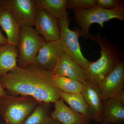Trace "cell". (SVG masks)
Returning a JSON list of instances; mask_svg holds the SVG:
<instances>
[{"mask_svg": "<svg viewBox=\"0 0 124 124\" xmlns=\"http://www.w3.org/2000/svg\"><path fill=\"white\" fill-rule=\"evenodd\" d=\"M0 83L9 95L29 96L39 102L51 103L60 99L52 73L35 64L0 76Z\"/></svg>", "mask_w": 124, "mask_h": 124, "instance_id": "cell-1", "label": "cell"}, {"mask_svg": "<svg viewBox=\"0 0 124 124\" xmlns=\"http://www.w3.org/2000/svg\"><path fill=\"white\" fill-rule=\"evenodd\" d=\"M99 44L101 56L95 62H91L85 70L86 81L98 86L121 62L117 46L106 38L91 35L90 39Z\"/></svg>", "mask_w": 124, "mask_h": 124, "instance_id": "cell-2", "label": "cell"}, {"mask_svg": "<svg viewBox=\"0 0 124 124\" xmlns=\"http://www.w3.org/2000/svg\"><path fill=\"white\" fill-rule=\"evenodd\" d=\"M75 22L79 26L80 36L90 39L89 28L91 24L98 23L101 27L104 23L113 19L124 21V8L122 4L116 8L107 9L96 6L88 9H77L73 10Z\"/></svg>", "mask_w": 124, "mask_h": 124, "instance_id": "cell-3", "label": "cell"}, {"mask_svg": "<svg viewBox=\"0 0 124 124\" xmlns=\"http://www.w3.org/2000/svg\"><path fill=\"white\" fill-rule=\"evenodd\" d=\"M29 96L0 97V116L6 124H22L39 103Z\"/></svg>", "mask_w": 124, "mask_h": 124, "instance_id": "cell-4", "label": "cell"}, {"mask_svg": "<svg viewBox=\"0 0 124 124\" xmlns=\"http://www.w3.org/2000/svg\"><path fill=\"white\" fill-rule=\"evenodd\" d=\"M46 41L33 27L20 26L18 46V66L23 68L34 64L39 50Z\"/></svg>", "mask_w": 124, "mask_h": 124, "instance_id": "cell-5", "label": "cell"}, {"mask_svg": "<svg viewBox=\"0 0 124 124\" xmlns=\"http://www.w3.org/2000/svg\"><path fill=\"white\" fill-rule=\"evenodd\" d=\"M60 30V39L64 53L85 70L91 63L85 57L81 52L79 41L80 31H72L69 28L68 16L57 19Z\"/></svg>", "mask_w": 124, "mask_h": 124, "instance_id": "cell-6", "label": "cell"}, {"mask_svg": "<svg viewBox=\"0 0 124 124\" xmlns=\"http://www.w3.org/2000/svg\"><path fill=\"white\" fill-rule=\"evenodd\" d=\"M0 6L8 10L20 26H34L37 10L34 0H0Z\"/></svg>", "mask_w": 124, "mask_h": 124, "instance_id": "cell-7", "label": "cell"}, {"mask_svg": "<svg viewBox=\"0 0 124 124\" xmlns=\"http://www.w3.org/2000/svg\"><path fill=\"white\" fill-rule=\"evenodd\" d=\"M34 26L36 31L46 42L60 39V30L57 19L45 10L37 9Z\"/></svg>", "mask_w": 124, "mask_h": 124, "instance_id": "cell-8", "label": "cell"}, {"mask_svg": "<svg viewBox=\"0 0 124 124\" xmlns=\"http://www.w3.org/2000/svg\"><path fill=\"white\" fill-rule=\"evenodd\" d=\"M124 62L121 61L98 85L102 100L115 97L124 91Z\"/></svg>", "mask_w": 124, "mask_h": 124, "instance_id": "cell-9", "label": "cell"}, {"mask_svg": "<svg viewBox=\"0 0 124 124\" xmlns=\"http://www.w3.org/2000/svg\"><path fill=\"white\" fill-rule=\"evenodd\" d=\"M64 53V49L60 39L46 42L39 50L34 64L52 72L58 59Z\"/></svg>", "mask_w": 124, "mask_h": 124, "instance_id": "cell-10", "label": "cell"}, {"mask_svg": "<svg viewBox=\"0 0 124 124\" xmlns=\"http://www.w3.org/2000/svg\"><path fill=\"white\" fill-rule=\"evenodd\" d=\"M53 76L68 78L84 84L86 81L85 70L63 53L52 72Z\"/></svg>", "mask_w": 124, "mask_h": 124, "instance_id": "cell-11", "label": "cell"}, {"mask_svg": "<svg viewBox=\"0 0 124 124\" xmlns=\"http://www.w3.org/2000/svg\"><path fill=\"white\" fill-rule=\"evenodd\" d=\"M81 93L90 108L93 120L102 122L104 107L99 86L86 81L83 84Z\"/></svg>", "mask_w": 124, "mask_h": 124, "instance_id": "cell-12", "label": "cell"}, {"mask_svg": "<svg viewBox=\"0 0 124 124\" xmlns=\"http://www.w3.org/2000/svg\"><path fill=\"white\" fill-rule=\"evenodd\" d=\"M104 114L102 122L124 124V91L115 97L102 101Z\"/></svg>", "mask_w": 124, "mask_h": 124, "instance_id": "cell-13", "label": "cell"}, {"mask_svg": "<svg viewBox=\"0 0 124 124\" xmlns=\"http://www.w3.org/2000/svg\"><path fill=\"white\" fill-rule=\"evenodd\" d=\"M54 104V110L50 113L53 119L62 124H90L88 119L67 106L61 99Z\"/></svg>", "mask_w": 124, "mask_h": 124, "instance_id": "cell-14", "label": "cell"}, {"mask_svg": "<svg viewBox=\"0 0 124 124\" xmlns=\"http://www.w3.org/2000/svg\"><path fill=\"white\" fill-rule=\"evenodd\" d=\"M0 27L7 35V44L18 47L20 26L8 10L0 6Z\"/></svg>", "mask_w": 124, "mask_h": 124, "instance_id": "cell-15", "label": "cell"}, {"mask_svg": "<svg viewBox=\"0 0 124 124\" xmlns=\"http://www.w3.org/2000/svg\"><path fill=\"white\" fill-rule=\"evenodd\" d=\"M18 47L8 44L0 45V76L18 68Z\"/></svg>", "mask_w": 124, "mask_h": 124, "instance_id": "cell-16", "label": "cell"}, {"mask_svg": "<svg viewBox=\"0 0 124 124\" xmlns=\"http://www.w3.org/2000/svg\"><path fill=\"white\" fill-rule=\"evenodd\" d=\"M60 98L66 102L70 108L80 113L89 120H93V116L89 107L81 93H68L60 91Z\"/></svg>", "mask_w": 124, "mask_h": 124, "instance_id": "cell-17", "label": "cell"}, {"mask_svg": "<svg viewBox=\"0 0 124 124\" xmlns=\"http://www.w3.org/2000/svg\"><path fill=\"white\" fill-rule=\"evenodd\" d=\"M68 0H34L37 9L45 10L58 19L68 16Z\"/></svg>", "mask_w": 124, "mask_h": 124, "instance_id": "cell-18", "label": "cell"}, {"mask_svg": "<svg viewBox=\"0 0 124 124\" xmlns=\"http://www.w3.org/2000/svg\"><path fill=\"white\" fill-rule=\"evenodd\" d=\"M51 103L41 102L22 124H48L52 118L50 113Z\"/></svg>", "mask_w": 124, "mask_h": 124, "instance_id": "cell-19", "label": "cell"}, {"mask_svg": "<svg viewBox=\"0 0 124 124\" xmlns=\"http://www.w3.org/2000/svg\"><path fill=\"white\" fill-rule=\"evenodd\" d=\"M54 81L60 91L68 93H81L83 84L64 77L53 76Z\"/></svg>", "mask_w": 124, "mask_h": 124, "instance_id": "cell-20", "label": "cell"}, {"mask_svg": "<svg viewBox=\"0 0 124 124\" xmlns=\"http://www.w3.org/2000/svg\"><path fill=\"white\" fill-rule=\"evenodd\" d=\"M95 0H68L67 9H88L96 7Z\"/></svg>", "mask_w": 124, "mask_h": 124, "instance_id": "cell-21", "label": "cell"}, {"mask_svg": "<svg viewBox=\"0 0 124 124\" xmlns=\"http://www.w3.org/2000/svg\"><path fill=\"white\" fill-rule=\"evenodd\" d=\"M96 6L107 9H112L123 4V1L120 0H95Z\"/></svg>", "mask_w": 124, "mask_h": 124, "instance_id": "cell-22", "label": "cell"}, {"mask_svg": "<svg viewBox=\"0 0 124 124\" xmlns=\"http://www.w3.org/2000/svg\"><path fill=\"white\" fill-rule=\"evenodd\" d=\"M7 38L2 35L0 28V45L7 44Z\"/></svg>", "mask_w": 124, "mask_h": 124, "instance_id": "cell-23", "label": "cell"}, {"mask_svg": "<svg viewBox=\"0 0 124 124\" xmlns=\"http://www.w3.org/2000/svg\"><path fill=\"white\" fill-rule=\"evenodd\" d=\"M8 94L5 90L3 88L1 84L0 83V97L4 96Z\"/></svg>", "mask_w": 124, "mask_h": 124, "instance_id": "cell-24", "label": "cell"}, {"mask_svg": "<svg viewBox=\"0 0 124 124\" xmlns=\"http://www.w3.org/2000/svg\"><path fill=\"white\" fill-rule=\"evenodd\" d=\"M48 124H62L60 122H58V121H56L54 120L53 119H51V120L49 122Z\"/></svg>", "mask_w": 124, "mask_h": 124, "instance_id": "cell-25", "label": "cell"}, {"mask_svg": "<svg viewBox=\"0 0 124 124\" xmlns=\"http://www.w3.org/2000/svg\"><path fill=\"white\" fill-rule=\"evenodd\" d=\"M101 124H107V123H104V122H102Z\"/></svg>", "mask_w": 124, "mask_h": 124, "instance_id": "cell-26", "label": "cell"}, {"mask_svg": "<svg viewBox=\"0 0 124 124\" xmlns=\"http://www.w3.org/2000/svg\"></svg>", "mask_w": 124, "mask_h": 124, "instance_id": "cell-27", "label": "cell"}]
</instances>
